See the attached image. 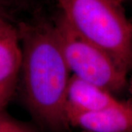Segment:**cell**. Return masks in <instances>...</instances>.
Instances as JSON below:
<instances>
[{
    "label": "cell",
    "instance_id": "cell-13",
    "mask_svg": "<svg viewBox=\"0 0 132 132\" xmlns=\"http://www.w3.org/2000/svg\"><path fill=\"white\" fill-rule=\"evenodd\" d=\"M131 132H132V131H131Z\"/></svg>",
    "mask_w": 132,
    "mask_h": 132
},
{
    "label": "cell",
    "instance_id": "cell-12",
    "mask_svg": "<svg viewBox=\"0 0 132 132\" xmlns=\"http://www.w3.org/2000/svg\"><path fill=\"white\" fill-rule=\"evenodd\" d=\"M0 15H2V13H1V11H0Z\"/></svg>",
    "mask_w": 132,
    "mask_h": 132
},
{
    "label": "cell",
    "instance_id": "cell-5",
    "mask_svg": "<svg viewBox=\"0 0 132 132\" xmlns=\"http://www.w3.org/2000/svg\"><path fill=\"white\" fill-rule=\"evenodd\" d=\"M119 101L120 100L116 98L112 93L98 85L74 75L70 76L66 93L67 119L73 114L106 108L118 104Z\"/></svg>",
    "mask_w": 132,
    "mask_h": 132
},
{
    "label": "cell",
    "instance_id": "cell-2",
    "mask_svg": "<svg viewBox=\"0 0 132 132\" xmlns=\"http://www.w3.org/2000/svg\"><path fill=\"white\" fill-rule=\"evenodd\" d=\"M61 15L118 65L132 71V23L120 0H57Z\"/></svg>",
    "mask_w": 132,
    "mask_h": 132
},
{
    "label": "cell",
    "instance_id": "cell-11",
    "mask_svg": "<svg viewBox=\"0 0 132 132\" xmlns=\"http://www.w3.org/2000/svg\"><path fill=\"white\" fill-rule=\"evenodd\" d=\"M2 16H3L2 15H0V17H2Z\"/></svg>",
    "mask_w": 132,
    "mask_h": 132
},
{
    "label": "cell",
    "instance_id": "cell-4",
    "mask_svg": "<svg viewBox=\"0 0 132 132\" xmlns=\"http://www.w3.org/2000/svg\"><path fill=\"white\" fill-rule=\"evenodd\" d=\"M68 120L70 126L82 132H131L132 103L120 101L98 111L71 115Z\"/></svg>",
    "mask_w": 132,
    "mask_h": 132
},
{
    "label": "cell",
    "instance_id": "cell-1",
    "mask_svg": "<svg viewBox=\"0 0 132 132\" xmlns=\"http://www.w3.org/2000/svg\"><path fill=\"white\" fill-rule=\"evenodd\" d=\"M22 52L21 71L26 106L43 128L63 132L70 124L65 113L70 70L54 24L21 23L18 28Z\"/></svg>",
    "mask_w": 132,
    "mask_h": 132
},
{
    "label": "cell",
    "instance_id": "cell-3",
    "mask_svg": "<svg viewBox=\"0 0 132 132\" xmlns=\"http://www.w3.org/2000/svg\"><path fill=\"white\" fill-rule=\"evenodd\" d=\"M54 27L67 65L73 75L112 94L126 88L128 73L106 52L82 37L61 14Z\"/></svg>",
    "mask_w": 132,
    "mask_h": 132
},
{
    "label": "cell",
    "instance_id": "cell-9",
    "mask_svg": "<svg viewBox=\"0 0 132 132\" xmlns=\"http://www.w3.org/2000/svg\"><path fill=\"white\" fill-rule=\"evenodd\" d=\"M130 90H131V92L132 93V81H131V84H130Z\"/></svg>",
    "mask_w": 132,
    "mask_h": 132
},
{
    "label": "cell",
    "instance_id": "cell-7",
    "mask_svg": "<svg viewBox=\"0 0 132 132\" xmlns=\"http://www.w3.org/2000/svg\"><path fill=\"white\" fill-rule=\"evenodd\" d=\"M0 132H36L30 126L15 120L4 110L0 111Z\"/></svg>",
    "mask_w": 132,
    "mask_h": 132
},
{
    "label": "cell",
    "instance_id": "cell-6",
    "mask_svg": "<svg viewBox=\"0 0 132 132\" xmlns=\"http://www.w3.org/2000/svg\"><path fill=\"white\" fill-rule=\"evenodd\" d=\"M22 52L18 29L0 17V85L15 86Z\"/></svg>",
    "mask_w": 132,
    "mask_h": 132
},
{
    "label": "cell",
    "instance_id": "cell-10",
    "mask_svg": "<svg viewBox=\"0 0 132 132\" xmlns=\"http://www.w3.org/2000/svg\"><path fill=\"white\" fill-rule=\"evenodd\" d=\"M120 1H121L122 2H126V1H127V2H132V0H120Z\"/></svg>",
    "mask_w": 132,
    "mask_h": 132
},
{
    "label": "cell",
    "instance_id": "cell-8",
    "mask_svg": "<svg viewBox=\"0 0 132 132\" xmlns=\"http://www.w3.org/2000/svg\"><path fill=\"white\" fill-rule=\"evenodd\" d=\"M15 86L0 85V111L4 110L14 94Z\"/></svg>",
    "mask_w": 132,
    "mask_h": 132
}]
</instances>
